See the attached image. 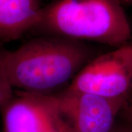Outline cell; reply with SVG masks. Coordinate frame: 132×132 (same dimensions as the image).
Returning <instances> with one entry per match:
<instances>
[{
  "label": "cell",
  "mask_w": 132,
  "mask_h": 132,
  "mask_svg": "<svg viewBox=\"0 0 132 132\" xmlns=\"http://www.w3.org/2000/svg\"><path fill=\"white\" fill-rule=\"evenodd\" d=\"M121 5H132V0H118Z\"/></svg>",
  "instance_id": "8fae6325"
},
{
  "label": "cell",
  "mask_w": 132,
  "mask_h": 132,
  "mask_svg": "<svg viewBox=\"0 0 132 132\" xmlns=\"http://www.w3.org/2000/svg\"><path fill=\"white\" fill-rule=\"evenodd\" d=\"M132 85V43L95 56L71 81L68 90L116 98L129 95Z\"/></svg>",
  "instance_id": "3957f363"
},
{
  "label": "cell",
  "mask_w": 132,
  "mask_h": 132,
  "mask_svg": "<svg viewBox=\"0 0 132 132\" xmlns=\"http://www.w3.org/2000/svg\"><path fill=\"white\" fill-rule=\"evenodd\" d=\"M42 8L40 0H0V40L18 39L32 31Z\"/></svg>",
  "instance_id": "8992f818"
},
{
  "label": "cell",
  "mask_w": 132,
  "mask_h": 132,
  "mask_svg": "<svg viewBox=\"0 0 132 132\" xmlns=\"http://www.w3.org/2000/svg\"><path fill=\"white\" fill-rule=\"evenodd\" d=\"M54 98L62 118L75 132H111L128 95L109 98L66 89Z\"/></svg>",
  "instance_id": "277c9868"
},
{
  "label": "cell",
  "mask_w": 132,
  "mask_h": 132,
  "mask_svg": "<svg viewBox=\"0 0 132 132\" xmlns=\"http://www.w3.org/2000/svg\"><path fill=\"white\" fill-rule=\"evenodd\" d=\"M95 57L79 40L49 35L0 51V65L13 88L46 94L73 79Z\"/></svg>",
  "instance_id": "6da1fadb"
},
{
  "label": "cell",
  "mask_w": 132,
  "mask_h": 132,
  "mask_svg": "<svg viewBox=\"0 0 132 132\" xmlns=\"http://www.w3.org/2000/svg\"><path fill=\"white\" fill-rule=\"evenodd\" d=\"M60 132H75L73 128L70 126V125L66 122L65 120H64L63 122L62 123L61 127L60 129Z\"/></svg>",
  "instance_id": "ba28073f"
},
{
  "label": "cell",
  "mask_w": 132,
  "mask_h": 132,
  "mask_svg": "<svg viewBox=\"0 0 132 132\" xmlns=\"http://www.w3.org/2000/svg\"><path fill=\"white\" fill-rule=\"evenodd\" d=\"M32 31L114 47L131 38L129 21L118 0H56L43 7Z\"/></svg>",
  "instance_id": "7a4b0ae2"
},
{
  "label": "cell",
  "mask_w": 132,
  "mask_h": 132,
  "mask_svg": "<svg viewBox=\"0 0 132 132\" xmlns=\"http://www.w3.org/2000/svg\"><path fill=\"white\" fill-rule=\"evenodd\" d=\"M125 115H126V117L128 120H129L130 121L132 122V101L131 102V104L126 108Z\"/></svg>",
  "instance_id": "9c48e42d"
},
{
  "label": "cell",
  "mask_w": 132,
  "mask_h": 132,
  "mask_svg": "<svg viewBox=\"0 0 132 132\" xmlns=\"http://www.w3.org/2000/svg\"><path fill=\"white\" fill-rule=\"evenodd\" d=\"M13 94V88L9 83L0 65V109L12 98Z\"/></svg>",
  "instance_id": "52a82bcc"
},
{
  "label": "cell",
  "mask_w": 132,
  "mask_h": 132,
  "mask_svg": "<svg viewBox=\"0 0 132 132\" xmlns=\"http://www.w3.org/2000/svg\"><path fill=\"white\" fill-rule=\"evenodd\" d=\"M111 132H132V128H121V129H112Z\"/></svg>",
  "instance_id": "30bf717a"
},
{
  "label": "cell",
  "mask_w": 132,
  "mask_h": 132,
  "mask_svg": "<svg viewBox=\"0 0 132 132\" xmlns=\"http://www.w3.org/2000/svg\"><path fill=\"white\" fill-rule=\"evenodd\" d=\"M0 109L5 132H60L64 120L54 95L20 90Z\"/></svg>",
  "instance_id": "5b68a950"
}]
</instances>
